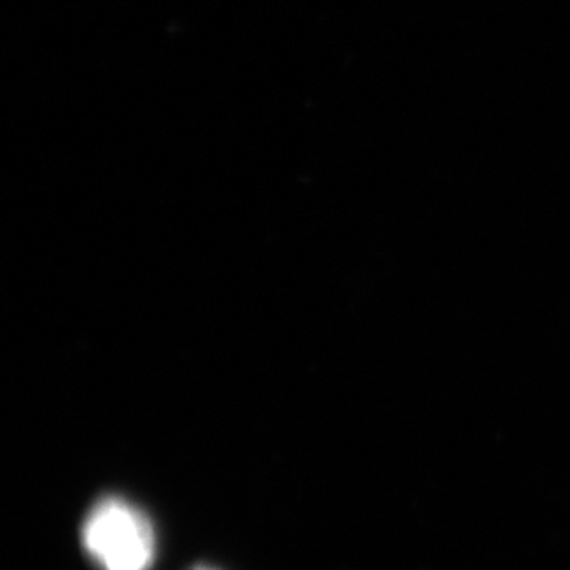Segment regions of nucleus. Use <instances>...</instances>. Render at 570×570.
<instances>
[{
  "instance_id": "nucleus-1",
  "label": "nucleus",
  "mask_w": 570,
  "mask_h": 570,
  "mask_svg": "<svg viewBox=\"0 0 570 570\" xmlns=\"http://www.w3.org/2000/svg\"><path fill=\"white\" fill-rule=\"evenodd\" d=\"M81 541L102 570H148L156 556V535L148 517L117 497L92 507Z\"/></svg>"
}]
</instances>
